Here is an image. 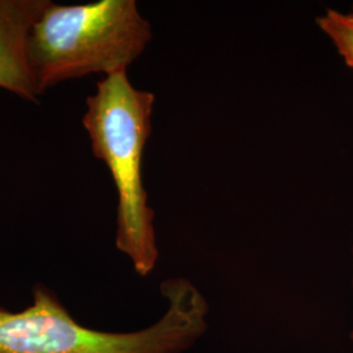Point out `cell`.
<instances>
[{
	"label": "cell",
	"mask_w": 353,
	"mask_h": 353,
	"mask_svg": "<svg viewBox=\"0 0 353 353\" xmlns=\"http://www.w3.org/2000/svg\"><path fill=\"white\" fill-rule=\"evenodd\" d=\"M154 100L150 90L135 88L127 72L105 76L87 97L81 119L92 153L106 165L117 190L115 246L143 278L159 261L154 211L141 176Z\"/></svg>",
	"instance_id": "obj_2"
},
{
	"label": "cell",
	"mask_w": 353,
	"mask_h": 353,
	"mask_svg": "<svg viewBox=\"0 0 353 353\" xmlns=\"http://www.w3.org/2000/svg\"><path fill=\"white\" fill-rule=\"evenodd\" d=\"M351 339H353V328H352V332H351Z\"/></svg>",
	"instance_id": "obj_6"
},
{
	"label": "cell",
	"mask_w": 353,
	"mask_h": 353,
	"mask_svg": "<svg viewBox=\"0 0 353 353\" xmlns=\"http://www.w3.org/2000/svg\"><path fill=\"white\" fill-rule=\"evenodd\" d=\"M351 14L353 16V6H352V11H351Z\"/></svg>",
	"instance_id": "obj_7"
},
{
	"label": "cell",
	"mask_w": 353,
	"mask_h": 353,
	"mask_svg": "<svg viewBox=\"0 0 353 353\" xmlns=\"http://www.w3.org/2000/svg\"><path fill=\"white\" fill-rule=\"evenodd\" d=\"M316 26L330 38L343 61L353 70V16L327 10L316 17Z\"/></svg>",
	"instance_id": "obj_5"
},
{
	"label": "cell",
	"mask_w": 353,
	"mask_h": 353,
	"mask_svg": "<svg viewBox=\"0 0 353 353\" xmlns=\"http://www.w3.org/2000/svg\"><path fill=\"white\" fill-rule=\"evenodd\" d=\"M168 307L152 326L109 332L80 325L49 288L37 285L20 312L0 306V353H183L208 328V303L190 280L161 284Z\"/></svg>",
	"instance_id": "obj_1"
},
{
	"label": "cell",
	"mask_w": 353,
	"mask_h": 353,
	"mask_svg": "<svg viewBox=\"0 0 353 353\" xmlns=\"http://www.w3.org/2000/svg\"><path fill=\"white\" fill-rule=\"evenodd\" d=\"M50 0H0V89L26 102L39 93L28 61V39Z\"/></svg>",
	"instance_id": "obj_4"
},
{
	"label": "cell",
	"mask_w": 353,
	"mask_h": 353,
	"mask_svg": "<svg viewBox=\"0 0 353 353\" xmlns=\"http://www.w3.org/2000/svg\"><path fill=\"white\" fill-rule=\"evenodd\" d=\"M151 39V24L135 0L74 6L49 1L30 30L28 61L42 96L68 80L127 72Z\"/></svg>",
	"instance_id": "obj_3"
}]
</instances>
